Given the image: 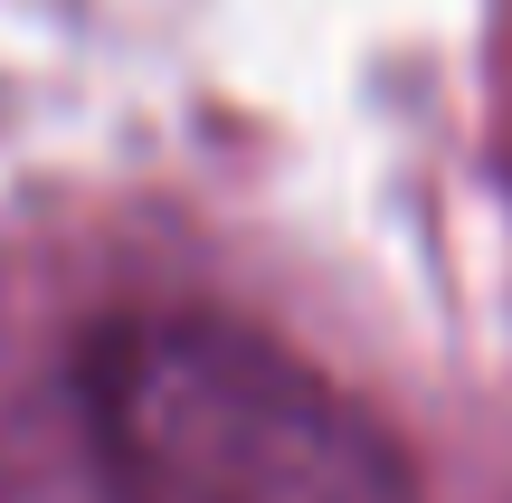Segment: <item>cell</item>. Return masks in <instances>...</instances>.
Wrapping results in <instances>:
<instances>
[{
	"instance_id": "obj_1",
	"label": "cell",
	"mask_w": 512,
	"mask_h": 503,
	"mask_svg": "<svg viewBox=\"0 0 512 503\" xmlns=\"http://www.w3.org/2000/svg\"><path fill=\"white\" fill-rule=\"evenodd\" d=\"M76 418L114 503H418L361 399L200 304L114 314L76 361Z\"/></svg>"
}]
</instances>
